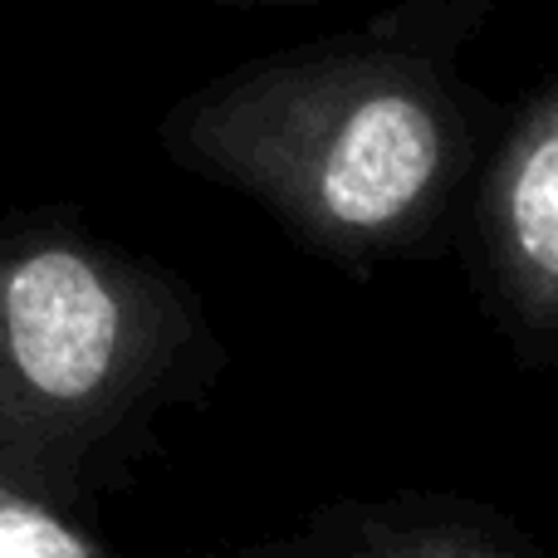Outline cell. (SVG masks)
<instances>
[{
    "mask_svg": "<svg viewBox=\"0 0 558 558\" xmlns=\"http://www.w3.org/2000/svg\"><path fill=\"white\" fill-rule=\"evenodd\" d=\"M270 558H520L465 520L426 514H373L348 530H318L308 539L279 544Z\"/></svg>",
    "mask_w": 558,
    "mask_h": 558,
    "instance_id": "cell-4",
    "label": "cell"
},
{
    "mask_svg": "<svg viewBox=\"0 0 558 558\" xmlns=\"http://www.w3.org/2000/svg\"><path fill=\"white\" fill-rule=\"evenodd\" d=\"M0 558H108L94 534L54 510L49 500L0 481Z\"/></svg>",
    "mask_w": 558,
    "mask_h": 558,
    "instance_id": "cell-5",
    "label": "cell"
},
{
    "mask_svg": "<svg viewBox=\"0 0 558 558\" xmlns=\"http://www.w3.org/2000/svg\"><path fill=\"white\" fill-rule=\"evenodd\" d=\"M177 308L153 275L69 235L0 241V432L78 441L162 373Z\"/></svg>",
    "mask_w": 558,
    "mask_h": 558,
    "instance_id": "cell-2",
    "label": "cell"
},
{
    "mask_svg": "<svg viewBox=\"0 0 558 558\" xmlns=\"http://www.w3.org/2000/svg\"><path fill=\"white\" fill-rule=\"evenodd\" d=\"M490 270L524 324L558 328V84L524 113L490 172Z\"/></svg>",
    "mask_w": 558,
    "mask_h": 558,
    "instance_id": "cell-3",
    "label": "cell"
},
{
    "mask_svg": "<svg viewBox=\"0 0 558 558\" xmlns=\"http://www.w3.org/2000/svg\"><path fill=\"white\" fill-rule=\"evenodd\" d=\"M172 137L186 162L348 255L422 231L461 162L446 88L392 49H333L235 74L182 108Z\"/></svg>",
    "mask_w": 558,
    "mask_h": 558,
    "instance_id": "cell-1",
    "label": "cell"
}]
</instances>
